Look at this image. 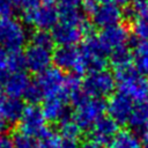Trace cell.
<instances>
[{
    "instance_id": "6da1fadb",
    "label": "cell",
    "mask_w": 148,
    "mask_h": 148,
    "mask_svg": "<svg viewBox=\"0 0 148 148\" xmlns=\"http://www.w3.org/2000/svg\"><path fill=\"white\" fill-rule=\"evenodd\" d=\"M114 79L119 92L126 95L133 102L145 103L148 101V77L139 73L134 66L117 71Z\"/></svg>"
},
{
    "instance_id": "7a4b0ae2",
    "label": "cell",
    "mask_w": 148,
    "mask_h": 148,
    "mask_svg": "<svg viewBox=\"0 0 148 148\" xmlns=\"http://www.w3.org/2000/svg\"><path fill=\"white\" fill-rule=\"evenodd\" d=\"M91 34V27L86 18L79 21L59 20L52 29L53 42L59 46H71L86 39Z\"/></svg>"
},
{
    "instance_id": "3957f363",
    "label": "cell",
    "mask_w": 148,
    "mask_h": 148,
    "mask_svg": "<svg viewBox=\"0 0 148 148\" xmlns=\"http://www.w3.org/2000/svg\"><path fill=\"white\" fill-rule=\"evenodd\" d=\"M35 83L40 89L44 99L49 97H64L69 101L68 76L57 67H49L44 72L37 74Z\"/></svg>"
},
{
    "instance_id": "277c9868",
    "label": "cell",
    "mask_w": 148,
    "mask_h": 148,
    "mask_svg": "<svg viewBox=\"0 0 148 148\" xmlns=\"http://www.w3.org/2000/svg\"><path fill=\"white\" fill-rule=\"evenodd\" d=\"M28 32L23 23L12 16L0 17V47L6 52H20L25 45Z\"/></svg>"
},
{
    "instance_id": "5b68a950",
    "label": "cell",
    "mask_w": 148,
    "mask_h": 148,
    "mask_svg": "<svg viewBox=\"0 0 148 148\" xmlns=\"http://www.w3.org/2000/svg\"><path fill=\"white\" fill-rule=\"evenodd\" d=\"M74 108L75 111L73 113V119L79 125L81 131H89L102 117H104L106 103L102 98L87 97Z\"/></svg>"
},
{
    "instance_id": "8992f818",
    "label": "cell",
    "mask_w": 148,
    "mask_h": 148,
    "mask_svg": "<svg viewBox=\"0 0 148 148\" xmlns=\"http://www.w3.org/2000/svg\"><path fill=\"white\" fill-rule=\"evenodd\" d=\"M116 87V79L109 71L102 69L88 73L82 81V90L89 97L104 98L111 96Z\"/></svg>"
},
{
    "instance_id": "52a82bcc",
    "label": "cell",
    "mask_w": 148,
    "mask_h": 148,
    "mask_svg": "<svg viewBox=\"0 0 148 148\" xmlns=\"http://www.w3.org/2000/svg\"><path fill=\"white\" fill-rule=\"evenodd\" d=\"M80 50L82 54L84 73L88 74L91 72L105 69V66L108 64V59H106L108 53L99 44L97 37H94L91 35L87 37Z\"/></svg>"
},
{
    "instance_id": "ba28073f",
    "label": "cell",
    "mask_w": 148,
    "mask_h": 148,
    "mask_svg": "<svg viewBox=\"0 0 148 148\" xmlns=\"http://www.w3.org/2000/svg\"><path fill=\"white\" fill-rule=\"evenodd\" d=\"M23 20L25 23L37 28V30H50L59 22V12L57 3L45 2L42 3L31 12L23 13Z\"/></svg>"
},
{
    "instance_id": "9c48e42d",
    "label": "cell",
    "mask_w": 148,
    "mask_h": 148,
    "mask_svg": "<svg viewBox=\"0 0 148 148\" xmlns=\"http://www.w3.org/2000/svg\"><path fill=\"white\" fill-rule=\"evenodd\" d=\"M46 119L42 112V109L37 105L30 104L25 106L24 112L18 121V131L27 133L36 139H40L46 135L51 130L47 127Z\"/></svg>"
},
{
    "instance_id": "30bf717a",
    "label": "cell",
    "mask_w": 148,
    "mask_h": 148,
    "mask_svg": "<svg viewBox=\"0 0 148 148\" xmlns=\"http://www.w3.org/2000/svg\"><path fill=\"white\" fill-rule=\"evenodd\" d=\"M53 62L61 71L72 72L75 75L84 74L81 50L75 45L59 46L53 52Z\"/></svg>"
},
{
    "instance_id": "8fae6325",
    "label": "cell",
    "mask_w": 148,
    "mask_h": 148,
    "mask_svg": "<svg viewBox=\"0 0 148 148\" xmlns=\"http://www.w3.org/2000/svg\"><path fill=\"white\" fill-rule=\"evenodd\" d=\"M24 67L31 73L39 74L47 69L53 61L52 49L30 43L23 53Z\"/></svg>"
},
{
    "instance_id": "7c38bea8",
    "label": "cell",
    "mask_w": 148,
    "mask_h": 148,
    "mask_svg": "<svg viewBox=\"0 0 148 148\" xmlns=\"http://www.w3.org/2000/svg\"><path fill=\"white\" fill-rule=\"evenodd\" d=\"M97 39L104 51L110 54L112 51L127 45L130 40V32L123 24H117L102 29L97 36Z\"/></svg>"
},
{
    "instance_id": "4fadbf2b",
    "label": "cell",
    "mask_w": 148,
    "mask_h": 148,
    "mask_svg": "<svg viewBox=\"0 0 148 148\" xmlns=\"http://www.w3.org/2000/svg\"><path fill=\"white\" fill-rule=\"evenodd\" d=\"M134 108V102L121 92L112 94L106 103V111L109 117L112 118L118 125L128 123L130 116Z\"/></svg>"
},
{
    "instance_id": "5bb4252c",
    "label": "cell",
    "mask_w": 148,
    "mask_h": 148,
    "mask_svg": "<svg viewBox=\"0 0 148 148\" xmlns=\"http://www.w3.org/2000/svg\"><path fill=\"white\" fill-rule=\"evenodd\" d=\"M92 23L98 28H109L112 25L120 24V21L123 20L124 13L114 2H109L104 5H97L95 10L90 14Z\"/></svg>"
},
{
    "instance_id": "9a60e30c",
    "label": "cell",
    "mask_w": 148,
    "mask_h": 148,
    "mask_svg": "<svg viewBox=\"0 0 148 148\" xmlns=\"http://www.w3.org/2000/svg\"><path fill=\"white\" fill-rule=\"evenodd\" d=\"M133 18V32L140 40L148 42V0H133L128 10Z\"/></svg>"
},
{
    "instance_id": "2e32d148",
    "label": "cell",
    "mask_w": 148,
    "mask_h": 148,
    "mask_svg": "<svg viewBox=\"0 0 148 148\" xmlns=\"http://www.w3.org/2000/svg\"><path fill=\"white\" fill-rule=\"evenodd\" d=\"M118 133V124L110 117H102L90 130L91 140L101 145L102 147L112 141Z\"/></svg>"
},
{
    "instance_id": "e0dca14e",
    "label": "cell",
    "mask_w": 148,
    "mask_h": 148,
    "mask_svg": "<svg viewBox=\"0 0 148 148\" xmlns=\"http://www.w3.org/2000/svg\"><path fill=\"white\" fill-rule=\"evenodd\" d=\"M31 83L29 75L22 69L12 73L8 79L6 80L3 84L5 92L7 94L8 97H14V98H20L24 96L29 84Z\"/></svg>"
},
{
    "instance_id": "ac0fdd59",
    "label": "cell",
    "mask_w": 148,
    "mask_h": 148,
    "mask_svg": "<svg viewBox=\"0 0 148 148\" xmlns=\"http://www.w3.org/2000/svg\"><path fill=\"white\" fill-rule=\"evenodd\" d=\"M68 99L64 97H49L43 101L42 112L47 121L59 123L65 117H67L66 108Z\"/></svg>"
},
{
    "instance_id": "d6986e66",
    "label": "cell",
    "mask_w": 148,
    "mask_h": 148,
    "mask_svg": "<svg viewBox=\"0 0 148 148\" xmlns=\"http://www.w3.org/2000/svg\"><path fill=\"white\" fill-rule=\"evenodd\" d=\"M24 104L20 98L14 97H6L0 106V114L5 118L8 124L18 123L23 112H24Z\"/></svg>"
},
{
    "instance_id": "ffe728a7",
    "label": "cell",
    "mask_w": 148,
    "mask_h": 148,
    "mask_svg": "<svg viewBox=\"0 0 148 148\" xmlns=\"http://www.w3.org/2000/svg\"><path fill=\"white\" fill-rule=\"evenodd\" d=\"M82 5L83 0H58L57 8L59 12V20L79 21L84 18Z\"/></svg>"
},
{
    "instance_id": "44dd1931",
    "label": "cell",
    "mask_w": 148,
    "mask_h": 148,
    "mask_svg": "<svg viewBox=\"0 0 148 148\" xmlns=\"http://www.w3.org/2000/svg\"><path fill=\"white\" fill-rule=\"evenodd\" d=\"M109 148H141V139L132 131H118L109 143Z\"/></svg>"
},
{
    "instance_id": "7402d4cb",
    "label": "cell",
    "mask_w": 148,
    "mask_h": 148,
    "mask_svg": "<svg viewBox=\"0 0 148 148\" xmlns=\"http://www.w3.org/2000/svg\"><path fill=\"white\" fill-rule=\"evenodd\" d=\"M133 130L136 131H147L148 125V103H136L132 110L127 123Z\"/></svg>"
},
{
    "instance_id": "603a6c76",
    "label": "cell",
    "mask_w": 148,
    "mask_h": 148,
    "mask_svg": "<svg viewBox=\"0 0 148 148\" xmlns=\"http://www.w3.org/2000/svg\"><path fill=\"white\" fill-rule=\"evenodd\" d=\"M133 54V66L134 68L143 74H148V42L147 40H140L135 44Z\"/></svg>"
},
{
    "instance_id": "cb8c5ba5",
    "label": "cell",
    "mask_w": 148,
    "mask_h": 148,
    "mask_svg": "<svg viewBox=\"0 0 148 148\" xmlns=\"http://www.w3.org/2000/svg\"><path fill=\"white\" fill-rule=\"evenodd\" d=\"M110 62L114 72L133 66V54L127 47V45L112 51L110 53Z\"/></svg>"
},
{
    "instance_id": "d4e9b609",
    "label": "cell",
    "mask_w": 148,
    "mask_h": 148,
    "mask_svg": "<svg viewBox=\"0 0 148 148\" xmlns=\"http://www.w3.org/2000/svg\"><path fill=\"white\" fill-rule=\"evenodd\" d=\"M81 128L79 125L75 123L73 117H65L62 120L59 121V135L61 139H67V140H75L81 135Z\"/></svg>"
},
{
    "instance_id": "484cf974",
    "label": "cell",
    "mask_w": 148,
    "mask_h": 148,
    "mask_svg": "<svg viewBox=\"0 0 148 148\" xmlns=\"http://www.w3.org/2000/svg\"><path fill=\"white\" fill-rule=\"evenodd\" d=\"M12 140L15 148H37L38 145V139L21 131L15 132L13 134Z\"/></svg>"
},
{
    "instance_id": "4316f807",
    "label": "cell",
    "mask_w": 148,
    "mask_h": 148,
    "mask_svg": "<svg viewBox=\"0 0 148 148\" xmlns=\"http://www.w3.org/2000/svg\"><path fill=\"white\" fill-rule=\"evenodd\" d=\"M30 43L32 44H37L44 47H49V49H53V38L52 35L49 34L45 30H36L31 37H30Z\"/></svg>"
},
{
    "instance_id": "83f0119b",
    "label": "cell",
    "mask_w": 148,
    "mask_h": 148,
    "mask_svg": "<svg viewBox=\"0 0 148 148\" xmlns=\"http://www.w3.org/2000/svg\"><path fill=\"white\" fill-rule=\"evenodd\" d=\"M60 140H61L60 135H58L54 132L50 131L46 135H44L43 138L38 139L37 148H58Z\"/></svg>"
},
{
    "instance_id": "f1b7e54d",
    "label": "cell",
    "mask_w": 148,
    "mask_h": 148,
    "mask_svg": "<svg viewBox=\"0 0 148 148\" xmlns=\"http://www.w3.org/2000/svg\"><path fill=\"white\" fill-rule=\"evenodd\" d=\"M23 97H24L30 104H34V105H36L37 103H39L40 101L44 99L43 94H42L40 89L38 88V86L35 83V81L29 84V87H28V89H27V91H25V94H24Z\"/></svg>"
},
{
    "instance_id": "f546056e",
    "label": "cell",
    "mask_w": 148,
    "mask_h": 148,
    "mask_svg": "<svg viewBox=\"0 0 148 148\" xmlns=\"http://www.w3.org/2000/svg\"><path fill=\"white\" fill-rule=\"evenodd\" d=\"M15 7L13 0H0V17L12 16Z\"/></svg>"
},
{
    "instance_id": "4dcf8cb0",
    "label": "cell",
    "mask_w": 148,
    "mask_h": 148,
    "mask_svg": "<svg viewBox=\"0 0 148 148\" xmlns=\"http://www.w3.org/2000/svg\"><path fill=\"white\" fill-rule=\"evenodd\" d=\"M43 0H20L18 2V7L22 9L23 13L25 12H31L34 9H36Z\"/></svg>"
},
{
    "instance_id": "1f68e13d",
    "label": "cell",
    "mask_w": 148,
    "mask_h": 148,
    "mask_svg": "<svg viewBox=\"0 0 148 148\" xmlns=\"http://www.w3.org/2000/svg\"><path fill=\"white\" fill-rule=\"evenodd\" d=\"M58 148H79V143L75 140H67V139H61L59 142Z\"/></svg>"
},
{
    "instance_id": "d6a6232c",
    "label": "cell",
    "mask_w": 148,
    "mask_h": 148,
    "mask_svg": "<svg viewBox=\"0 0 148 148\" xmlns=\"http://www.w3.org/2000/svg\"><path fill=\"white\" fill-rule=\"evenodd\" d=\"M0 148H15L12 138H8L6 135L0 138Z\"/></svg>"
},
{
    "instance_id": "836d02e7",
    "label": "cell",
    "mask_w": 148,
    "mask_h": 148,
    "mask_svg": "<svg viewBox=\"0 0 148 148\" xmlns=\"http://www.w3.org/2000/svg\"><path fill=\"white\" fill-rule=\"evenodd\" d=\"M79 148H102V146L95 142L94 140H87L81 146H79Z\"/></svg>"
},
{
    "instance_id": "e575fe53",
    "label": "cell",
    "mask_w": 148,
    "mask_h": 148,
    "mask_svg": "<svg viewBox=\"0 0 148 148\" xmlns=\"http://www.w3.org/2000/svg\"><path fill=\"white\" fill-rule=\"evenodd\" d=\"M7 128H8V123H7V121L5 120V118L0 114V138L5 135Z\"/></svg>"
},
{
    "instance_id": "d590c367",
    "label": "cell",
    "mask_w": 148,
    "mask_h": 148,
    "mask_svg": "<svg viewBox=\"0 0 148 148\" xmlns=\"http://www.w3.org/2000/svg\"><path fill=\"white\" fill-rule=\"evenodd\" d=\"M141 148H148V132H145L141 138Z\"/></svg>"
},
{
    "instance_id": "8d00e7d4",
    "label": "cell",
    "mask_w": 148,
    "mask_h": 148,
    "mask_svg": "<svg viewBox=\"0 0 148 148\" xmlns=\"http://www.w3.org/2000/svg\"><path fill=\"white\" fill-rule=\"evenodd\" d=\"M114 3H117L118 6H124V5H127L130 2V0H113Z\"/></svg>"
},
{
    "instance_id": "74e56055",
    "label": "cell",
    "mask_w": 148,
    "mask_h": 148,
    "mask_svg": "<svg viewBox=\"0 0 148 148\" xmlns=\"http://www.w3.org/2000/svg\"><path fill=\"white\" fill-rule=\"evenodd\" d=\"M96 3L98 5H104V3H109V2H113V0H94Z\"/></svg>"
},
{
    "instance_id": "f35d334b",
    "label": "cell",
    "mask_w": 148,
    "mask_h": 148,
    "mask_svg": "<svg viewBox=\"0 0 148 148\" xmlns=\"http://www.w3.org/2000/svg\"><path fill=\"white\" fill-rule=\"evenodd\" d=\"M5 98H6V95H5L3 91L0 89V106H1V104H2V102H3Z\"/></svg>"
},
{
    "instance_id": "ab89813d",
    "label": "cell",
    "mask_w": 148,
    "mask_h": 148,
    "mask_svg": "<svg viewBox=\"0 0 148 148\" xmlns=\"http://www.w3.org/2000/svg\"><path fill=\"white\" fill-rule=\"evenodd\" d=\"M13 1H14L15 6H16V7H18V2H20V0H13Z\"/></svg>"
},
{
    "instance_id": "60d3db41",
    "label": "cell",
    "mask_w": 148,
    "mask_h": 148,
    "mask_svg": "<svg viewBox=\"0 0 148 148\" xmlns=\"http://www.w3.org/2000/svg\"><path fill=\"white\" fill-rule=\"evenodd\" d=\"M146 132H148V125H147V131H146Z\"/></svg>"
}]
</instances>
